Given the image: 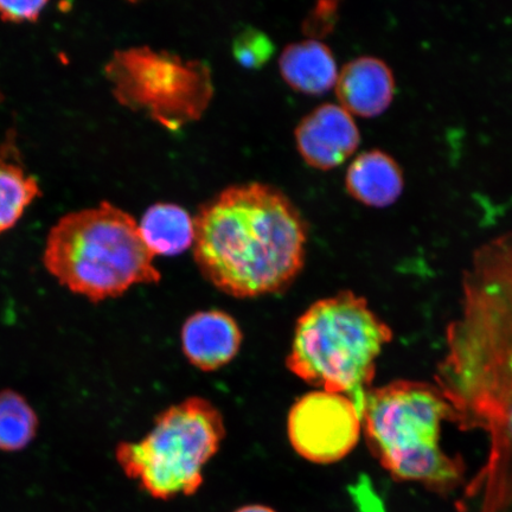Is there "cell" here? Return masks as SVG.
Returning <instances> with one entry per match:
<instances>
[{"label":"cell","instance_id":"13","mask_svg":"<svg viewBox=\"0 0 512 512\" xmlns=\"http://www.w3.org/2000/svg\"><path fill=\"white\" fill-rule=\"evenodd\" d=\"M139 229L147 248L155 256H176L194 246V219L177 204H153L145 211Z\"/></svg>","mask_w":512,"mask_h":512},{"label":"cell","instance_id":"9","mask_svg":"<svg viewBox=\"0 0 512 512\" xmlns=\"http://www.w3.org/2000/svg\"><path fill=\"white\" fill-rule=\"evenodd\" d=\"M335 87L341 107L362 118L379 117L392 105L395 95L392 69L373 56L357 57L344 64Z\"/></svg>","mask_w":512,"mask_h":512},{"label":"cell","instance_id":"3","mask_svg":"<svg viewBox=\"0 0 512 512\" xmlns=\"http://www.w3.org/2000/svg\"><path fill=\"white\" fill-rule=\"evenodd\" d=\"M390 339L392 331L366 299L341 292L300 316L286 366L313 387L348 396L362 413L377 358Z\"/></svg>","mask_w":512,"mask_h":512},{"label":"cell","instance_id":"5","mask_svg":"<svg viewBox=\"0 0 512 512\" xmlns=\"http://www.w3.org/2000/svg\"><path fill=\"white\" fill-rule=\"evenodd\" d=\"M224 435L219 409L208 400L190 398L157 416L142 440L120 443L115 459L146 494L168 501L196 494L204 467L219 451Z\"/></svg>","mask_w":512,"mask_h":512},{"label":"cell","instance_id":"10","mask_svg":"<svg viewBox=\"0 0 512 512\" xmlns=\"http://www.w3.org/2000/svg\"><path fill=\"white\" fill-rule=\"evenodd\" d=\"M242 331L236 320L219 310L190 316L182 329V349L192 366L214 371L238 355Z\"/></svg>","mask_w":512,"mask_h":512},{"label":"cell","instance_id":"11","mask_svg":"<svg viewBox=\"0 0 512 512\" xmlns=\"http://www.w3.org/2000/svg\"><path fill=\"white\" fill-rule=\"evenodd\" d=\"M345 187L364 206L386 208L399 200L405 189V177L392 156L381 150H370L352 160Z\"/></svg>","mask_w":512,"mask_h":512},{"label":"cell","instance_id":"8","mask_svg":"<svg viewBox=\"0 0 512 512\" xmlns=\"http://www.w3.org/2000/svg\"><path fill=\"white\" fill-rule=\"evenodd\" d=\"M294 136L305 163L323 171L343 164L361 143L360 130L352 115L335 104H324L307 114Z\"/></svg>","mask_w":512,"mask_h":512},{"label":"cell","instance_id":"19","mask_svg":"<svg viewBox=\"0 0 512 512\" xmlns=\"http://www.w3.org/2000/svg\"><path fill=\"white\" fill-rule=\"evenodd\" d=\"M234 512H278L274 509L267 507V505L262 504H249L243 505V507L235 510Z\"/></svg>","mask_w":512,"mask_h":512},{"label":"cell","instance_id":"17","mask_svg":"<svg viewBox=\"0 0 512 512\" xmlns=\"http://www.w3.org/2000/svg\"><path fill=\"white\" fill-rule=\"evenodd\" d=\"M48 2H3L0 0V19L8 23H36Z\"/></svg>","mask_w":512,"mask_h":512},{"label":"cell","instance_id":"4","mask_svg":"<svg viewBox=\"0 0 512 512\" xmlns=\"http://www.w3.org/2000/svg\"><path fill=\"white\" fill-rule=\"evenodd\" d=\"M452 420L443 393L431 384L398 381L370 389L362 428L370 451L398 480L446 491L463 477V466L441 448V428Z\"/></svg>","mask_w":512,"mask_h":512},{"label":"cell","instance_id":"6","mask_svg":"<svg viewBox=\"0 0 512 512\" xmlns=\"http://www.w3.org/2000/svg\"><path fill=\"white\" fill-rule=\"evenodd\" d=\"M105 76L119 104L169 130L200 119L214 93L207 64L149 47L115 51Z\"/></svg>","mask_w":512,"mask_h":512},{"label":"cell","instance_id":"16","mask_svg":"<svg viewBox=\"0 0 512 512\" xmlns=\"http://www.w3.org/2000/svg\"><path fill=\"white\" fill-rule=\"evenodd\" d=\"M236 61L246 68H261L270 61L274 53V44L265 32L248 28L236 36L233 43Z\"/></svg>","mask_w":512,"mask_h":512},{"label":"cell","instance_id":"18","mask_svg":"<svg viewBox=\"0 0 512 512\" xmlns=\"http://www.w3.org/2000/svg\"><path fill=\"white\" fill-rule=\"evenodd\" d=\"M337 3H320L306 19L305 29L313 36L326 34V31L334 28Z\"/></svg>","mask_w":512,"mask_h":512},{"label":"cell","instance_id":"14","mask_svg":"<svg viewBox=\"0 0 512 512\" xmlns=\"http://www.w3.org/2000/svg\"><path fill=\"white\" fill-rule=\"evenodd\" d=\"M41 195L36 177L27 174L21 165L0 159V234L14 228Z\"/></svg>","mask_w":512,"mask_h":512},{"label":"cell","instance_id":"12","mask_svg":"<svg viewBox=\"0 0 512 512\" xmlns=\"http://www.w3.org/2000/svg\"><path fill=\"white\" fill-rule=\"evenodd\" d=\"M279 68L287 85L306 95L329 92L338 79L334 54L316 38L288 44L280 55Z\"/></svg>","mask_w":512,"mask_h":512},{"label":"cell","instance_id":"7","mask_svg":"<svg viewBox=\"0 0 512 512\" xmlns=\"http://www.w3.org/2000/svg\"><path fill=\"white\" fill-rule=\"evenodd\" d=\"M362 413L348 396L316 390L294 403L287 433L299 456L315 464L347 457L360 440Z\"/></svg>","mask_w":512,"mask_h":512},{"label":"cell","instance_id":"2","mask_svg":"<svg viewBox=\"0 0 512 512\" xmlns=\"http://www.w3.org/2000/svg\"><path fill=\"white\" fill-rule=\"evenodd\" d=\"M155 258L136 219L110 202L61 217L43 252L44 267L59 284L93 303L159 283Z\"/></svg>","mask_w":512,"mask_h":512},{"label":"cell","instance_id":"1","mask_svg":"<svg viewBox=\"0 0 512 512\" xmlns=\"http://www.w3.org/2000/svg\"><path fill=\"white\" fill-rule=\"evenodd\" d=\"M194 222L196 264L229 296L255 298L283 291L303 270L305 220L272 185L224 189L203 204Z\"/></svg>","mask_w":512,"mask_h":512},{"label":"cell","instance_id":"15","mask_svg":"<svg viewBox=\"0 0 512 512\" xmlns=\"http://www.w3.org/2000/svg\"><path fill=\"white\" fill-rule=\"evenodd\" d=\"M38 416L24 396L15 390L0 392V451L18 452L36 438Z\"/></svg>","mask_w":512,"mask_h":512}]
</instances>
